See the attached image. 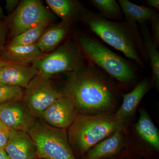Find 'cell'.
Returning <instances> with one entry per match:
<instances>
[{
    "label": "cell",
    "mask_w": 159,
    "mask_h": 159,
    "mask_svg": "<svg viewBox=\"0 0 159 159\" xmlns=\"http://www.w3.org/2000/svg\"><path fill=\"white\" fill-rule=\"evenodd\" d=\"M64 93L73 100L78 111L85 112L104 110L111 105L113 99L106 84L89 70L73 73Z\"/></svg>",
    "instance_id": "cell-1"
},
{
    "label": "cell",
    "mask_w": 159,
    "mask_h": 159,
    "mask_svg": "<svg viewBox=\"0 0 159 159\" xmlns=\"http://www.w3.org/2000/svg\"><path fill=\"white\" fill-rule=\"evenodd\" d=\"M125 122L114 115L78 114L68 131L69 143L78 152L85 153L122 127Z\"/></svg>",
    "instance_id": "cell-2"
},
{
    "label": "cell",
    "mask_w": 159,
    "mask_h": 159,
    "mask_svg": "<svg viewBox=\"0 0 159 159\" xmlns=\"http://www.w3.org/2000/svg\"><path fill=\"white\" fill-rule=\"evenodd\" d=\"M84 17L91 31L103 41L144 67L136 40L129 29L121 23L106 19L99 14L90 12Z\"/></svg>",
    "instance_id": "cell-3"
},
{
    "label": "cell",
    "mask_w": 159,
    "mask_h": 159,
    "mask_svg": "<svg viewBox=\"0 0 159 159\" xmlns=\"http://www.w3.org/2000/svg\"><path fill=\"white\" fill-rule=\"evenodd\" d=\"M28 134L35 145L36 156L39 158L77 159L66 129L55 128L38 119Z\"/></svg>",
    "instance_id": "cell-4"
},
{
    "label": "cell",
    "mask_w": 159,
    "mask_h": 159,
    "mask_svg": "<svg viewBox=\"0 0 159 159\" xmlns=\"http://www.w3.org/2000/svg\"><path fill=\"white\" fill-rule=\"evenodd\" d=\"M78 41L80 49L87 57L112 77L122 83L133 79L134 72L129 63L101 43L84 35L78 37Z\"/></svg>",
    "instance_id": "cell-5"
},
{
    "label": "cell",
    "mask_w": 159,
    "mask_h": 159,
    "mask_svg": "<svg viewBox=\"0 0 159 159\" xmlns=\"http://www.w3.org/2000/svg\"><path fill=\"white\" fill-rule=\"evenodd\" d=\"M83 64L81 54L73 45L68 43L31 64L37 70L38 74L49 79L56 74L77 72L81 70Z\"/></svg>",
    "instance_id": "cell-6"
},
{
    "label": "cell",
    "mask_w": 159,
    "mask_h": 159,
    "mask_svg": "<svg viewBox=\"0 0 159 159\" xmlns=\"http://www.w3.org/2000/svg\"><path fill=\"white\" fill-rule=\"evenodd\" d=\"M51 20V15L41 1L25 0L8 19V24L14 37L29 29L48 25Z\"/></svg>",
    "instance_id": "cell-7"
},
{
    "label": "cell",
    "mask_w": 159,
    "mask_h": 159,
    "mask_svg": "<svg viewBox=\"0 0 159 159\" xmlns=\"http://www.w3.org/2000/svg\"><path fill=\"white\" fill-rule=\"evenodd\" d=\"M49 78L38 74L25 89L23 100L32 116L40 119L43 112L63 95Z\"/></svg>",
    "instance_id": "cell-8"
},
{
    "label": "cell",
    "mask_w": 159,
    "mask_h": 159,
    "mask_svg": "<svg viewBox=\"0 0 159 159\" xmlns=\"http://www.w3.org/2000/svg\"><path fill=\"white\" fill-rule=\"evenodd\" d=\"M36 120L23 100H11L0 104V121L10 130L28 133Z\"/></svg>",
    "instance_id": "cell-9"
},
{
    "label": "cell",
    "mask_w": 159,
    "mask_h": 159,
    "mask_svg": "<svg viewBox=\"0 0 159 159\" xmlns=\"http://www.w3.org/2000/svg\"><path fill=\"white\" fill-rule=\"evenodd\" d=\"M78 110L72 99L64 93L43 112L40 119L55 128H69L78 116Z\"/></svg>",
    "instance_id": "cell-10"
},
{
    "label": "cell",
    "mask_w": 159,
    "mask_h": 159,
    "mask_svg": "<svg viewBox=\"0 0 159 159\" xmlns=\"http://www.w3.org/2000/svg\"><path fill=\"white\" fill-rule=\"evenodd\" d=\"M38 74L31 65L14 63L0 68V86L26 89Z\"/></svg>",
    "instance_id": "cell-11"
},
{
    "label": "cell",
    "mask_w": 159,
    "mask_h": 159,
    "mask_svg": "<svg viewBox=\"0 0 159 159\" xmlns=\"http://www.w3.org/2000/svg\"><path fill=\"white\" fill-rule=\"evenodd\" d=\"M4 150L10 159H34L36 150L28 133L10 130Z\"/></svg>",
    "instance_id": "cell-12"
},
{
    "label": "cell",
    "mask_w": 159,
    "mask_h": 159,
    "mask_svg": "<svg viewBox=\"0 0 159 159\" xmlns=\"http://www.w3.org/2000/svg\"><path fill=\"white\" fill-rule=\"evenodd\" d=\"M122 127L109 137L93 146L88 151L86 159H101L116 154L122 147Z\"/></svg>",
    "instance_id": "cell-13"
},
{
    "label": "cell",
    "mask_w": 159,
    "mask_h": 159,
    "mask_svg": "<svg viewBox=\"0 0 159 159\" xmlns=\"http://www.w3.org/2000/svg\"><path fill=\"white\" fill-rule=\"evenodd\" d=\"M46 54L35 44L29 46H6L0 56L12 62L30 64Z\"/></svg>",
    "instance_id": "cell-14"
},
{
    "label": "cell",
    "mask_w": 159,
    "mask_h": 159,
    "mask_svg": "<svg viewBox=\"0 0 159 159\" xmlns=\"http://www.w3.org/2000/svg\"><path fill=\"white\" fill-rule=\"evenodd\" d=\"M118 2L129 25L135 29L137 24L143 25L157 13L155 9L135 5L127 0H119Z\"/></svg>",
    "instance_id": "cell-15"
},
{
    "label": "cell",
    "mask_w": 159,
    "mask_h": 159,
    "mask_svg": "<svg viewBox=\"0 0 159 159\" xmlns=\"http://www.w3.org/2000/svg\"><path fill=\"white\" fill-rule=\"evenodd\" d=\"M149 88L148 80H142L130 93L123 95V102L114 116L118 119L125 120L133 114L141 100Z\"/></svg>",
    "instance_id": "cell-16"
},
{
    "label": "cell",
    "mask_w": 159,
    "mask_h": 159,
    "mask_svg": "<svg viewBox=\"0 0 159 159\" xmlns=\"http://www.w3.org/2000/svg\"><path fill=\"white\" fill-rule=\"evenodd\" d=\"M67 22L52 27L44 32L35 45L45 54L53 51L62 41L68 31Z\"/></svg>",
    "instance_id": "cell-17"
},
{
    "label": "cell",
    "mask_w": 159,
    "mask_h": 159,
    "mask_svg": "<svg viewBox=\"0 0 159 159\" xmlns=\"http://www.w3.org/2000/svg\"><path fill=\"white\" fill-rule=\"evenodd\" d=\"M136 130L142 139L157 150L159 149V134L157 129L144 110L140 111Z\"/></svg>",
    "instance_id": "cell-18"
},
{
    "label": "cell",
    "mask_w": 159,
    "mask_h": 159,
    "mask_svg": "<svg viewBox=\"0 0 159 159\" xmlns=\"http://www.w3.org/2000/svg\"><path fill=\"white\" fill-rule=\"evenodd\" d=\"M142 33L144 47L150 60L152 77L157 87L159 84V54L157 46L151 36L146 26L142 25Z\"/></svg>",
    "instance_id": "cell-19"
},
{
    "label": "cell",
    "mask_w": 159,
    "mask_h": 159,
    "mask_svg": "<svg viewBox=\"0 0 159 159\" xmlns=\"http://www.w3.org/2000/svg\"><path fill=\"white\" fill-rule=\"evenodd\" d=\"M90 2L98 9L102 17L107 20H120L122 18L121 7L115 0H92Z\"/></svg>",
    "instance_id": "cell-20"
},
{
    "label": "cell",
    "mask_w": 159,
    "mask_h": 159,
    "mask_svg": "<svg viewBox=\"0 0 159 159\" xmlns=\"http://www.w3.org/2000/svg\"><path fill=\"white\" fill-rule=\"evenodd\" d=\"M48 24L41 25L24 31L11 39L8 45L11 46H29L35 44L43 33Z\"/></svg>",
    "instance_id": "cell-21"
},
{
    "label": "cell",
    "mask_w": 159,
    "mask_h": 159,
    "mask_svg": "<svg viewBox=\"0 0 159 159\" xmlns=\"http://www.w3.org/2000/svg\"><path fill=\"white\" fill-rule=\"evenodd\" d=\"M46 3L55 14L64 22H68L74 16L76 5L69 0H46Z\"/></svg>",
    "instance_id": "cell-22"
},
{
    "label": "cell",
    "mask_w": 159,
    "mask_h": 159,
    "mask_svg": "<svg viewBox=\"0 0 159 159\" xmlns=\"http://www.w3.org/2000/svg\"><path fill=\"white\" fill-rule=\"evenodd\" d=\"M24 93L21 88L0 86V104L11 100H23Z\"/></svg>",
    "instance_id": "cell-23"
},
{
    "label": "cell",
    "mask_w": 159,
    "mask_h": 159,
    "mask_svg": "<svg viewBox=\"0 0 159 159\" xmlns=\"http://www.w3.org/2000/svg\"><path fill=\"white\" fill-rule=\"evenodd\" d=\"M152 30V38L157 46L159 45V15L157 13L150 20Z\"/></svg>",
    "instance_id": "cell-24"
},
{
    "label": "cell",
    "mask_w": 159,
    "mask_h": 159,
    "mask_svg": "<svg viewBox=\"0 0 159 159\" xmlns=\"http://www.w3.org/2000/svg\"><path fill=\"white\" fill-rule=\"evenodd\" d=\"M6 38V28L2 20H0V54L5 48Z\"/></svg>",
    "instance_id": "cell-25"
},
{
    "label": "cell",
    "mask_w": 159,
    "mask_h": 159,
    "mask_svg": "<svg viewBox=\"0 0 159 159\" xmlns=\"http://www.w3.org/2000/svg\"><path fill=\"white\" fill-rule=\"evenodd\" d=\"M10 132L9 129L0 131V149L6 147Z\"/></svg>",
    "instance_id": "cell-26"
},
{
    "label": "cell",
    "mask_w": 159,
    "mask_h": 159,
    "mask_svg": "<svg viewBox=\"0 0 159 159\" xmlns=\"http://www.w3.org/2000/svg\"><path fill=\"white\" fill-rule=\"evenodd\" d=\"M19 2L18 0H7L6 1V9L8 12H11Z\"/></svg>",
    "instance_id": "cell-27"
},
{
    "label": "cell",
    "mask_w": 159,
    "mask_h": 159,
    "mask_svg": "<svg viewBox=\"0 0 159 159\" xmlns=\"http://www.w3.org/2000/svg\"><path fill=\"white\" fill-rule=\"evenodd\" d=\"M145 2L149 8L156 10H159V0H147L145 1Z\"/></svg>",
    "instance_id": "cell-28"
},
{
    "label": "cell",
    "mask_w": 159,
    "mask_h": 159,
    "mask_svg": "<svg viewBox=\"0 0 159 159\" xmlns=\"http://www.w3.org/2000/svg\"><path fill=\"white\" fill-rule=\"evenodd\" d=\"M14 63H18L9 61L6 59V58H4V57L0 56V68H2L3 66H5Z\"/></svg>",
    "instance_id": "cell-29"
},
{
    "label": "cell",
    "mask_w": 159,
    "mask_h": 159,
    "mask_svg": "<svg viewBox=\"0 0 159 159\" xmlns=\"http://www.w3.org/2000/svg\"><path fill=\"white\" fill-rule=\"evenodd\" d=\"M0 159H10L4 149H0Z\"/></svg>",
    "instance_id": "cell-30"
},
{
    "label": "cell",
    "mask_w": 159,
    "mask_h": 159,
    "mask_svg": "<svg viewBox=\"0 0 159 159\" xmlns=\"http://www.w3.org/2000/svg\"><path fill=\"white\" fill-rule=\"evenodd\" d=\"M9 129L4 124L0 121V131Z\"/></svg>",
    "instance_id": "cell-31"
},
{
    "label": "cell",
    "mask_w": 159,
    "mask_h": 159,
    "mask_svg": "<svg viewBox=\"0 0 159 159\" xmlns=\"http://www.w3.org/2000/svg\"><path fill=\"white\" fill-rule=\"evenodd\" d=\"M3 12L2 9L0 6V20H2V18L3 17Z\"/></svg>",
    "instance_id": "cell-32"
}]
</instances>
